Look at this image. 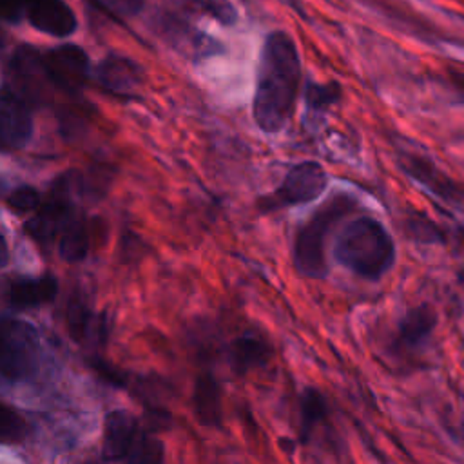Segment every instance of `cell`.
<instances>
[{"mask_svg": "<svg viewBox=\"0 0 464 464\" xmlns=\"http://www.w3.org/2000/svg\"><path fill=\"white\" fill-rule=\"evenodd\" d=\"M69 324H71V332L76 339H82L85 330L89 328V312L78 303V304H72L71 310H69Z\"/></svg>", "mask_w": 464, "mask_h": 464, "instance_id": "obj_24", "label": "cell"}, {"mask_svg": "<svg viewBox=\"0 0 464 464\" xmlns=\"http://www.w3.org/2000/svg\"><path fill=\"white\" fill-rule=\"evenodd\" d=\"M437 323V314L430 304L410 308L397 324L395 343L402 350L420 348L431 335Z\"/></svg>", "mask_w": 464, "mask_h": 464, "instance_id": "obj_11", "label": "cell"}, {"mask_svg": "<svg viewBox=\"0 0 464 464\" xmlns=\"http://www.w3.org/2000/svg\"><path fill=\"white\" fill-rule=\"evenodd\" d=\"M127 464H163V444L145 433H138L129 448Z\"/></svg>", "mask_w": 464, "mask_h": 464, "instance_id": "obj_19", "label": "cell"}, {"mask_svg": "<svg viewBox=\"0 0 464 464\" xmlns=\"http://www.w3.org/2000/svg\"><path fill=\"white\" fill-rule=\"evenodd\" d=\"M334 256L355 276L377 281L395 263V241L381 221L361 216L346 223L337 234Z\"/></svg>", "mask_w": 464, "mask_h": 464, "instance_id": "obj_2", "label": "cell"}, {"mask_svg": "<svg viewBox=\"0 0 464 464\" xmlns=\"http://www.w3.org/2000/svg\"><path fill=\"white\" fill-rule=\"evenodd\" d=\"M29 0H0V22H16L25 14Z\"/></svg>", "mask_w": 464, "mask_h": 464, "instance_id": "obj_25", "label": "cell"}, {"mask_svg": "<svg viewBox=\"0 0 464 464\" xmlns=\"http://www.w3.org/2000/svg\"><path fill=\"white\" fill-rule=\"evenodd\" d=\"M56 292H58V283L53 276L24 277L11 285L9 301L16 308H27V306H36V304L53 301Z\"/></svg>", "mask_w": 464, "mask_h": 464, "instance_id": "obj_14", "label": "cell"}, {"mask_svg": "<svg viewBox=\"0 0 464 464\" xmlns=\"http://www.w3.org/2000/svg\"><path fill=\"white\" fill-rule=\"evenodd\" d=\"M89 248V237L87 232L83 228V225L74 218L67 228L62 232V239H60V254L65 261L69 263H76L80 259L85 257Z\"/></svg>", "mask_w": 464, "mask_h": 464, "instance_id": "obj_17", "label": "cell"}, {"mask_svg": "<svg viewBox=\"0 0 464 464\" xmlns=\"http://www.w3.org/2000/svg\"><path fill=\"white\" fill-rule=\"evenodd\" d=\"M40 339L36 330L22 319H0V375L25 381L38 370Z\"/></svg>", "mask_w": 464, "mask_h": 464, "instance_id": "obj_4", "label": "cell"}, {"mask_svg": "<svg viewBox=\"0 0 464 464\" xmlns=\"http://www.w3.org/2000/svg\"><path fill=\"white\" fill-rule=\"evenodd\" d=\"M96 78L107 91L120 96H127L138 87L141 80V72L132 60L121 58V56H111L98 65Z\"/></svg>", "mask_w": 464, "mask_h": 464, "instance_id": "obj_12", "label": "cell"}, {"mask_svg": "<svg viewBox=\"0 0 464 464\" xmlns=\"http://www.w3.org/2000/svg\"><path fill=\"white\" fill-rule=\"evenodd\" d=\"M92 2L112 16L127 18L140 13L145 0H92Z\"/></svg>", "mask_w": 464, "mask_h": 464, "instance_id": "obj_22", "label": "cell"}, {"mask_svg": "<svg viewBox=\"0 0 464 464\" xmlns=\"http://www.w3.org/2000/svg\"><path fill=\"white\" fill-rule=\"evenodd\" d=\"M301 85V60L294 40L276 31L265 40L256 94L254 120L265 132H277L290 120Z\"/></svg>", "mask_w": 464, "mask_h": 464, "instance_id": "obj_1", "label": "cell"}, {"mask_svg": "<svg viewBox=\"0 0 464 464\" xmlns=\"http://www.w3.org/2000/svg\"><path fill=\"white\" fill-rule=\"evenodd\" d=\"M27 433L24 417L11 406L0 404V444L20 442Z\"/></svg>", "mask_w": 464, "mask_h": 464, "instance_id": "obj_20", "label": "cell"}, {"mask_svg": "<svg viewBox=\"0 0 464 464\" xmlns=\"http://www.w3.org/2000/svg\"><path fill=\"white\" fill-rule=\"evenodd\" d=\"M268 361V346L257 337H241L232 344V364L237 372L257 368Z\"/></svg>", "mask_w": 464, "mask_h": 464, "instance_id": "obj_16", "label": "cell"}, {"mask_svg": "<svg viewBox=\"0 0 464 464\" xmlns=\"http://www.w3.org/2000/svg\"><path fill=\"white\" fill-rule=\"evenodd\" d=\"M7 203L16 212H29L38 208L40 196L33 187H18L9 194Z\"/></svg>", "mask_w": 464, "mask_h": 464, "instance_id": "obj_21", "label": "cell"}, {"mask_svg": "<svg viewBox=\"0 0 464 464\" xmlns=\"http://www.w3.org/2000/svg\"><path fill=\"white\" fill-rule=\"evenodd\" d=\"M326 185L324 169L315 161H303L288 170L274 198L277 205H301L317 199Z\"/></svg>", "mask_w": 464, "mask_h": 464, "instance_id": "obj_8", "label": "cell"}, {"mask_svg": "<svg viewBox=\"0 0 464 464\" xmlns=\"http://www.w3.org/2000/svg\"><path fill=\"white\" fill-rule=\"evenodd\" d=\"M326 413H328V406H326L324 397L317 390L308 388L301 397V431H303V439H306L312 433V430L326 419Z\"/></svg>", "mask_w": 464, "mask_h": 464, "instance_id": "obj_18", "label": "cell"}, {"mask_svg": "<svg viewBox=\"0 0 464 464\" xmlns=\"http://www.w3.org/2000/svg\"><path fill=\"white\" fill-rule=\"evenodd\" d=\"M47 76L53 87L78 94L89 78V58L78 45H60L44 56Z\"/></svg>", "mask_w": 464, "mask_h": 464, "instance_id": "obj_6", "label": "cell"}, {"mask_svg": "<svg viewBox=\"0 0 464 464\" xmlns=\"http://www.w3.org/2000/svg\"><path fill=\"white\" fill-rule=\"evenodd\" d=\"M25 16L33 27L56 38H65L76 29V16L63 0H29Z\"/></svg>", "mask_w": 464, "mask_h": 464, "instance_id": "obj_9", "label": "cell"}, {"mask_svg": "<svg viewBox=\"0 0 464 464\" xmlns=\"http://www.w3.org/2000/svg\"><path fill=\"white\" fill-rule=\"evenodd\" d=\"M74 219L71 205L63 198H53L36 210V214L25 221V232L36 241H51L67 228Z\"/></svg>", "mask_w": 464, "mask_h": 464, "instance_id": "obj_10", "label": "cell"}, {"mask_svg": "<svg viewBox=\"0 0 464 464\" xmlns=\"http://www.w3.org/2000/svg\"><path fill=\"white\" fill-rule=\"evenodd\" d=\"M2 54H4V34L0 31V58H2Z\"/></svg>", "mask_w": 464, "mask_h": 464, "instance_id": "obj_27", "label": "cell"}, {"mask_svg": "<svg viewBox=\"0 0 464 464\" xmlns=\"http://www.w3.org/2000/svg\"><path fill=\"white\" fill-rule=\"evenodd\" d=\"M339 98V85H310L306 91V102L314 109H323Z\"/></svg>", "mask_w": 464, "mask_h": 464, "instance_id": "obj_23", "label": "cell"}, {"mask_svg": "<svg viewBox=\"0 0 464 464\" xmlns=\"http://www.w3.org/2000/svg\"><path fill=\"white\" fill-rule=\"evenodd\" d=\"M352 198L339 194L317 208V212L297 232L294 245V266L301 276L310 279H321L326 276V237L343 216L352 210Z\"/></svg>", "mask_w": 464, "mask_h": 464, "instance_id": "obj_3", "label": "cell"}, {"mask_svg": "<svg viewBox=\"0 0 464 464\" xmlns=\"http://www.w3.org/2000/svg\"><path fill=\"white\" fill-rule=\"evenodd\" d=\"M9 261V250H7V243L4 239V236L0 234V268L5 266Z\"/></svg>", "mask_w": 464, "mask_h": 464, "instance_id": "obj_26", "label": "cell"}, {"mask_svg": "<svg viewBox=\"0 0 464 464\" xmlns=\"http://www.w3.org/2000/svg\"><path fill=\"white\" fill-rule=\"evenodd\" d=\"M11 91H14L27 103H36L45 98L51 80L45 71L44 56L29 45H24L14 51L9 63Z\"/></svg>", "mask_w": 464, "mask_h": 464, "instance_id": "obj_5", "label": "cell"}, {"mask_svg": "<svg viewBox=\"0 0 464 464\" xmlns=\"http://www.w3.org/2000/svg\"><path fill=\"white\" fill-rule=\"evenodd\" d=\"M33 132L31 109L9 87L0 89V152L22 149Z\"/></svg>", "mask_w": 464, "mask_h": 464, "instance_id": "obj_7", "label": "cell"}, {"mask_svg": "<svg viewBox=\"0 0 464 464\" xmlns=\"http://www.w3.org/2000/svg\"><path fill=\"white\" fill-rule=\"evenodd\" d=\"M138 433L136 419L129 411H111L105 419V455L111 459L125 457Z\"/></svg>", "mask_w": 464, "mask_h": 464, "instance_id": "obj_13", "label": "cell"}, {"mask_svg": "<svg viewBox=\"0 0 464 464\" xmlns=\"http://www.w3.org/2000/svg\"><path fill=\"white\" fill-rule=\"evenodd\" d=\"M194 411L201 424H221V393L212 375H201L194 386Z\"/></svg>", "mask_w": 464, "mask_h": 464, "instance_id": "obj_15", "label": "cell"}]
</instances>
